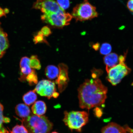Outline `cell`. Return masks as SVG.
<instances>
[{
  "instance_id": "6da1fadb",
  "label": "cell",
  "mask_w": 133,
  "mask_h": 133,
  "mask_svg": "<svg viewBox=\"0 0 133 133\" xmlns=\"http://www.w3.org/2000/svg\"><path fill=\"white\" fill-rule=\"evenodd\" d=\"M85 80L78 89L80 108L89 110L104 103L108 89L97 77Z\"/></svg>"
},
{
  "instance_id": "7a4b0ae2",
  "label": "cell",
  "mask_w": 133,
  "mask_h": 133,
  "mask_svg": "<svg viewBox=\"0 0 133 133\" xmlns=\"http://www.w3.org/2000/svg\"><path fill=\"white\" fill-rule=\"evenodd\" d=\"M29 133H49L53 127L52 123L45 116H38L31 114L21 121Z\"/></svg>"
},
{
  "instance_id": "3957f363",
  "label": "cell",
  "mask_w": 133,
  "mask_h": 133,
  "mask_svg": "<svg viewBox=\"0 0 133 133\" xmlns=\"http://www.w3.org/2000/svg\"><path fill=\"white\" fill-rule=\"evenodd\" d=\"M89 120V114L85 111H64L63 121L71 131L74 130L81 132L82 128L87 124Z\"/></svg>"
},
{
  "instance_id": "277c9868",
  "label": "cell",
  "mask_w": 133,
  "mask_h": 133,
  "mask_svg": "<svg viewBox=\"0 0 133 133\" xmlns=\"http://www.w3.org/2000/svg\"><path fill=\"white\" fill-rule=\"evenodd\" d=\"M128 51L124 55L119 57V63L117 65L109 69L107 72V79L113 86H116L131 72V69L125 64Z\"/></svg>"
},
{
  "instance_id": "5b68a950",
  "label": "cell",
  "mask_w": 133,
  "mask_h": 133,
  "mask_svg": "<svg viewBox=\"0 0 133 133\" xmlns=\"http://www.w3.org/2000/svg\"><path fill=\"white\" fill-rule=\"evenodd\" d=\"M73 18L72 15L62 10L57 12L45 13L41 16L43 22L51 27L61 29L68 25Z\"/></svg>"
},
{
  "instance_id": "8992f818",
  "label": "cell",
  "mask_w": 133,
  "mask_h": 133,
  "mask_svg": "<svg viewBox=\"0 0 133 133\" xmlns=\"http://www.w3.org/2000/svg\"><path fill=\"white\" fill-rule=\"evenodd\" d=\"M71 15L76 22L83 21L97 17L98 14L95 6L91 4L88 0H84L74 7Z\"/></svg>"
},
{
  "instance_id": "52a82bcc",
  "label": "cell",
  "mask_w": 133,
  "mask_h": 133,
  "mask_svg": "<svg viewBox=\"0 0 133 133\" xmlns=\"http://www.w3.org/2000/svg\"><path fill=\"white\" fill-rule=\"evenodd\" d=\"M33 90L41 96L50 99L53 97V94L56 91V89L54 82L43 79L37 83Z\"/></svg>"
},
{
  "instance_id": "ba28073f",
  "label": "cell",
  "mask_w": 133,
  "mask_h": 133,
  "mask_svg": "<svg viewBox=\"0 0 133 133\" xmlns=\"http://www.w3.org/2000/svg\"><path fill=\"white\" fill-rule=\"evenodd\" d=\"M32 8L40 10L44 14L57 12L63 10L54 0H37L33 4Z\"/></svg>"
},
{
  "instance_id": "9c48e42d",
  "label": "cell",
  "mask_w": 133,
  "mask_h": 133,
  "mask_svg": "<svg viewBox=\"0 0 133 133\" xmlns=\"http://www.w3.org/2000/svg\"><path fill=\"white\" fill-rule=\"evenodd\" d=\"M58 68L59 74L55 82L58 85V89L59 92L62 93L66 89L69 82V68L66 65L63 63L59 64Z\"/></svg>"
},
{
  "instance_id": "30bf717a",
  "label": "cell",
  "mask_w": 133,
  "mask_h": 133,
  "mask_svg": "<svg viewBox=\"0 0 133 133\" xmlns=\"http://www.w3.org/2000/svg\"><path fill=\"white\" fill-rule=\"evenodd\" d=\"M30 59L29 57L24 56L21 58L20 63L21 76L19 80L22 82L26 81V77L32 71V69L30 66Z\"/></svg>"
},
{
  "instance_id": "8fae6325",
  "label": "cell",
  "mask_w": 133,
  "mask_h": 133,
  "mask_svg": "<svg viewBox=\"0 0 133 133\" xmlns=\"http://www.w3.org/2000/svg\"><path fill=\"white\" fill-rule=\"evenodd\" d=\"M104 61L106 65V71L107 72L109 69L118 64L119 57L115 53H110L105 56Z\"/></svg>"
},
{
  "instance_id": "7c38bea8",
  "label": "cell",
  "mask_w": 133,
  "mask_h": 133,
  "mask_svg": "<svg viewBox=\"0 0 133 133\" xmlns=\"http://www.w3.org/2000/svg\"><path fill=\"white\" fill-rule=\"evenodd\" d=\"M101 133H127L123 127L116 123L111 122L104 126L101 129Z\"/></svg>"
},
{
  "instance_id": "4fadbf2b",
  "label": "cell",
  "mask_w": 133,
  "mask_h": 133,
  "mask_svg": "<svg viewBox=\"0 0 133 133\" xmlns=\"http://www.w3.org/2000/svg\"><path fill=\"white\" fill-rule=\"evenodd\" d=\"M47 107L45 103L42 101H38L34 103L31 108L33 114L38 116H43L45 114Z\"/></svg>"
},
{
  "instance_id": "5bb4252c",
  "label": "cell",
  "mask_w": 133,
  "mask_h": 133,
  "mask_svg": "<svg viewBox=\"0 0 133 133\" xmlns=\"http://www.w3.org/2000/svg\"><path fill=\"white\" fill-rule=\"evenodd\" d=\"M16 114L22 120L26 118L31 115V111L27 105L24 104H19L17 105L15 108Z\"/></svg>"
},
{
  "instance_id": "9a60e30c",
  "label": "cell",
  "mask_w": 133,
  "mask_h": 133,
  "mask_svg": "<svg viewBox=\"0 0 133 133\" xmlns=\"http://www.w3.org/2000/svg\"><path fill=\"white\" fill-rule=\"evenodd\" d=\"M9 46L8 34L0 29V59L4 56Z\"/></svg>"
},
{
  "instance_id": "2e32d148",
  "label": "cell",
  "mask_w": 133,
  "mask_h": 133,
  "mask_svg": "<svg viewBox=\"0 0 133 133\" xmlns=\"http://www.w3.org/2000/svg\"><path fill=\"white\" fill-rule=\"evenodd\" d=\"M59 69L54 65H49L46 68L45 73L48 78L54 79L58 77L59 74Z\"/></svg>"
},
{
  "instance_id": "e0dca14e",
  "label": "cell",
  "mask_w": 133,
  "mask_h": 133,
  "mask_svg": "<svg viewBox=\"0 0 133 133\" xmlns=\"http://www.w3.org/2000/svg\"><path fill=\"white\" fill-rule=\"evenodd\" d=\"M37 98V95L34 90L30 91L24 94L23 100L26 105L30 106L36 102Z\"/></svg>"
},
{
  "instance_id": "ac0fdd59",
  "label": "cell",
  "mask_w": 133,
  "mask_h": 133,
  "mask_svg": "<svg viewBox=\"0 0 133 133\" xmlns=\"http://www.w3.org/2000/svg\"><path fill=\"white\" fill-rule=\"evenodd\" d=\"M4 107L0 103V131L4 133H9L8 131L3 126L4 123H7L10 121L9 118L5 117L3 114Z\"/></svg>"
},
{
  "instance_id": "d6986e66",
  "label": "cell",
  "mask_w": 133,
  "mask_h": 133,
  "mask_svg": "<svg viewBox=\"0 0 133 133\" xmlns=\"http://www.w3.org/2000/svg\"><path fill=\"white\" fill-rule=\"evenodd\" d=\"M26 80L31 86L37 84L38 78L37 74L34 69H33L30 74L26 76Z\"/></svg>"
},
{
  "instance_id": "ffe728a7",
  "label": "cell",
  "mask_w": 133,
  "mask_h": 133,
  "mask_svg": "<svg viewBox=\"0 0 133 133\" xmlns=\"http://www.w3.org/2000/svg\"><path fill=\"white\" fill-rule=\"evenodd\" d=\"M30 59V65L31 69L39 70L41 69V66L40 61L38 59V56L35 55L31 56Z\"/></svg>"
},
{
  "instance_id": "44dd1931",
  "label": "cell",
  "mask_w": 133,
  "mask_h": 133,
  "mask_svg": "<svg viewBox=\"0 0 133 133\" xmlns=\"http://www.w3.org/2000/svg\"><path fill=\"white\" fill-rule=\"evenodd\" d=\"M33 42L35 44L38 43H45L49 45V43L45 39V36L43 35L42 33L39 31L37 33V34L34 36L33 39Z\"/></svg>"
},
{
  "instance_id": "7402d4cb",
  "label": "cell",
  "mask_w": 133,
  "mask_h": 133,
  "mask_svg": "<svg viewBox=\"0 0 133 133\" xmlns=\"http://www.w3.org/2000/svg\"><path fill=\"white\" fill-rule=\"evenodd\" d=\"M112 49V46L110 44L107 43H104L101 46L100 53L101 54L106 55L110 54Z\"/></svg>"
},
{
  "instance_id": "603a6c76",
  "label": "cell",
  "mask_w": 133,
  "mask_h": 133,
  "mask_svg": "<svg viewBox=\"0 0 133 133\" xmlns=\"http://www.w3.org/2000/svg\"><path fill=\"white\" fill-rule=\"evenodd\" d=\"M10 132L11 133H29L27 129L23 123L21 125H16Z\"/></svg>"
},
{
  "instance_id": "cb8c5ba5",
  "label": "cell",
  "mask_w": 133,
  "mask_h": 133,
  "mask_svg": "<svg viewBox=\"0 0 133 133\" xmlns=\"http://www.w3.org/2000/svg\"><path fill=\"white\" fill-rule=\"evenodd\" d=\"M58 5L63 10H65L69 8L70 5L69 0H57Z\"/></svg>"
},
{
  "instance_id": "d4e9b609",
  "label": "cell",
  "mask_w": 133,
  "mask_h": 133,
  "mask_svg": "<svg viewBox=\"0 0 133 133\" xmlns=\"http://www.w3.org/2000/svg\"><path fill=\"white\" fill-rule=\"evenodd\" d=\"M41 31L45 37H48L52 33L51 29L47 26H45L43 27Z\"/></svg>"
},
{
  "instance_id": "484cf974",
  "label": "cell",
  "mask_w": 133,
  "mask_h": 133,
  "mask_svg": "<svg viewBox=\"0 0 133 133\" xmlns=\"http://www.w3.org/2000/svg\"><path fill=\"white\" fill-rule=\"evenodd\" d=\"M127 6L129 10L133 12V0H129L127 3Z\"/></svg>"
},
{
  "instance_id": "4316f807",
  "label": "cell",
  "mask_w": 133,
  "mask_h": 133,
  "mask_svg": "<svg viewBox=\"0 0 133 133\" xmlns=\"http://www.w3.org/2000/svg\"><path fill=\"white\" fill-rule=\"evenodd\" d=\"M6 15L4 12V9H3L2 8L0 7V17L3 16H6Z\"/></svg>"
},
{
  "instance_id": "83f0119b",
  "label": "cell",
  "mask_w": 133,
  "mask_h": 133,
  "mask_svg": "<svg viewBox=\"0 0 133 133\" xmlns=\"http://www.w3.org/2000/svg\"><path fill=\"white\" fill-rule=\"evenodd\" d=\"M59 95V94L57 92H54V94L53 95V97L55 98H57Z\"/></svg>"
},
{
  "instance_id": "f1b7e54d",
  "label": "cell",
  "mask_w": 133,
  "mask_h": 133,
  "mask_svg": "<svg viewBox=\"0 0 133 133\" xmlns=\"http://www.w3.org/2000/svg\"><path fill=\"white\" fill-rule=\"evenodd\" d=\"M4 12L5 14H8V13L9 12V10L7 8H5L4 9Z\"/></svg>"
},
{
  "instance_id": "f546056e",
  "label": "cell",
  "mask_w": 133,
  "mask_h": 133,
  "mask_svg": "<svg viewBox=\"0 0 133 133\" xmlns=\"http://www.w3.org/2000/svg\"><path fill=\"white\" fill-rule=\"evenodd\" d=\"M51 133H59L57 132H56V131H54V132H53Z\"/></svg>"
},
{
  "instance_id": "4dcf8cb0",
  "label": "cell",
  "mask_w": 133,
  "mask_h": 133,
  "mask_svg": "<svg viewBox=\"0 0 133 133\" xmlns=\"http://www.w3.org/2000/svg\"><path fill=\"white\" fill-rule=\"evenodd\" d=\"M0 133H4L3 132H2V131H0Z\"/></svg>"
},
{
  "instance_id": "1f68e13d",
  "label": "cell",
  "mask_w": 133,
  "mask_h": 133,
  "mask_svg": "<svg viewBox=\"0 0 133 133\" xmlns=\"http://www.w3.org/2000/svg\"><path fill=\"white\" fill-rule=\"evenodd\" d=\"M131 85L133 86V82L132 83V84H131Z\"/></svg>"
}]
</instances>
